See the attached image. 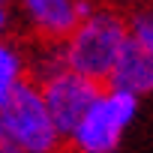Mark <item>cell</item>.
<instances>
[{
  "instance_id": "3",
  "label": "cell",
  "mask_w": 153,
  "mask_h": 153,
  "mask_svg": "<svg viewBox=\"0 0 153 153\" xmlns=\"http://www.w3.org/2000/svg\"><path fill=\"white\" fill-rule=\"evenodd\" d=\"M0 129L21 153H63L66 138L54 123L39 87L24 81L0 105Z\"/></svg>"
},
{
  "instance_id": "2",
  "label": "cell",
  "mask_w": 153,
  "mask_h": 153,
  "mask_svg": "<svg viewBox=\"0 0 153 153\" xmlns=\"http://www.w3.org/2000/svg\"><path fill=\"white\" fill-rule=\"evenodd\" d=\"M138 96L102 84L96 99L66 132L69 153H114L123 141V132L132 126L138 114Z\"/></svg>"
},
{
  "instance_id": "9",
  "label": "cell",
  "mask_w": 153,
  "mask_h": 153,
  "mask_svg": "<svg viewBox=\"0 0 153 153\" xmlns=\"http://www.w3.org/2000/svg\"><path fill=\"white\" fill-rule=\"evenodd\" d=\"M0 153H21V150L6 138V132H3V129H0Z\"/></svg>"
},
{
  "instance_id": "10",
  "label": "cell",
  "mask_w": 153,
  "mask_h": 153,
  "mask_svg": "<svg viewBox=\"0 0 153 153\" xmlns=\"http://www.w3.org/2000/svg\"><path fill=\"white\" fill-rule=\"evenodd\" d=\"M0 3H6V6H12V0H0Z\"/></svg>"
},
{
  "instance_id": "5",
  "label": "cell",
  "mask_w": 153,
  "mask_h": 153,
  "mask_svg": "<svg viewBox=\"0 0 153 153\" xmlns=\"http://www.w3.org/2000/svg\"><path fill=\"white\" fill-rule=\"evenodd\" d=\"M108 87L126 90L132 96H150L153 93V51H147L144 45H138L132 36L123 45L120 57L114 60L111 72H108Z\"/></svg>"
},
{
  "instance_id": "7",
  "label": "cell",
  "mask_w": 153,
  "mask_h": 153,
  "mask_svg": "<svg viewBox=\"0 0 153 153\" xmlns=\"http://www.w3.org/2000/svg\"><path fill=\"white\" fill-rule=\"evenodd\" d=\"M126 18H129V36L147 51H153V0H138L126 12Z\"/></svg>"
},
{
  "instance_id": "8",
  "label": "cell",
  "mask_w": 153,
  "mask_h": 153,
  "mask_svg": "<svg viewBox=\"0 0 153 153\" xmlns=\"http://www.w3.org/2000/svg\"><path fill=\"white\" fill-rule=\"evenodd\" d=\"M12 24H15V18H12V6L0 3V36H6V33L12 30Z\"/></svg>"
},
{
  "instance_id": "4",
  "label": "cell",
  "mask_w": 153,
  "mask_h": 153,
  "mask_svg": "<svg viewBox=\"0 0 153 153\" xmlns=\"http://www.w3.org/2000/svg\"><path fill=\"white\" fill-rule=\"evenodd\" d=\"M96 0H12V18L33 42H63Z\"/></svg>"
},
{
  "instance_id": "1",
  "label": "cell",
  "mask_w": 153,
  "mask_h": 153,
  "mask_svg": "<svg viewBox=\"0 0 153 153\" xmlns=\"http://www.w3.org/2000/svg\"><path fill=\"white\" fill-rule=\"evenodd\" d=\"M129 42V18L123 9L111 3H99L72 27V33L57 42L60 57L69 69L105 84L114 60L120 57L123 45Z\"/></svg>"
},
{
  "instance_id": "6",
  "label": "cell",
  "mask_w": 153,
  "mask_h": 153,
  "mask_svg": "<svg viewBox=\"0 0 153 153\" xmlns=\"http://www.w3.org/2000/svg\"><path fill=\"white\" fill-rule=\"evenodd\" d=\"M30 81V51L15 36H0V105Z\"/></svg>"
}]
</instances>
